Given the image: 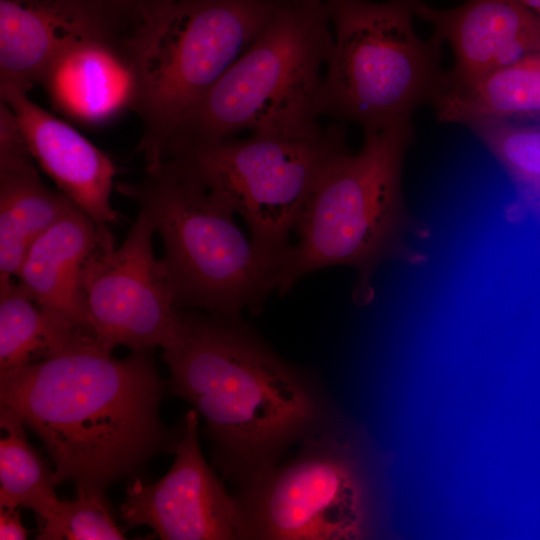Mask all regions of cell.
I'll list each match as a JSON object with an SVG mask.
<instances>
[{
  "label": "cell",
  "instance_id": "6da1fadb",
  "mask_svg": "<svg viewBox=\"0 0 540 540\" xmlns=\"http://www.w3.org/2000/svg\"><path fill=\"white\" fill-rule=\"evenodd\" d=\"M183 314L182 333L163 349L171 390L204 418L226 478L240 485L335 418L316 379L241 317Z\"/></svg>",
  "mask_w": 540,
  "mask_h": 540
},
{
  "label": "cell",
  "instance_id": "7a4b0ae2",
  "mask_svg": "<svg viewBox=\"0 0 540 540\" xmlns=\"http://www.w3.org/2000/svg\"><path fill=\"white\" fill-rule=\"evenodd\" d=\"M150 349L112 357L95 339L0 372V402L41 439L59 485L102 490L165 441Z\"/></svg>",
  "mask_w": 540,
  "mask_h": 540
},
{
  "label": "cell",
  "instance_id": "3957f363",
  "mask_svg": "<svg viewBox=\"0 0 540 540\" xmlns=\"http://www.w3.org/2000/svg\"><path fill=\"white\" fill-rule=\"evenodd\" d=\"M411 119L364 132L361 149L342 154L304 208L283 262L277 293L286 294L304 276L330 266L356 271L355 305L375 297L373 277L388 261L424 264L428 256L412 239H427L428 225L408 209L401 176L413 140Z\"/></svg>",
  "mask_w": 540,
  "mask_h": 540
},
{
  "label": "cell",
  "instance_id": "277c9868",
  "mask_svg": "<svg viewBox=\"0 0 540 540\" xmlns=\"http://www.w3.org/2000/svg\"><path fill=\"white\" fill-rule=\"evenodd\" d=\"M116 188L152 219L181 309L241 317L244 310L260 312L277 291L280 265L256 247L229 204L182 159L146 165L140 180Z\"/></svg>",
  "mask_w": 540,
  "mask_h": 540
},
{
  "label": "cell",
  "instance_id": "5b68a950",
  "mask_svg": "<svg viewBox=\"0 0 540 540\" xmlns=\"http://www.w3.org/2000/svg\"><path fill=\"white\" fill-rule=\"evenodd\" d=\"M280 0H176L140 12L124 37L129 109L146 165L163 159L183 121L249 47Z\"/></svg>",
  "mask_w": 540,
  "mask_h": 540
},
{
  "label": "cell",
  "instance_id": "8992f818",
  "mask_svg": "<svg viewBox=\"0 0 540 540\" xmlns=\"http://www.w3.org/2000/svg\"><path fill=\"white\" fill-rule=\"evenodd\" d=\"M325 0H280L249 47L183 121L164 158L194 144L252 134L312 136L333 46Z\"/></svg>",
  "mask_w": 540,
  "mask_h": 540
},
{
  "label": "cell",
  "instance_id": "52a82bcc",
  "mask_svg": "<svg viewBox=\"0 0 540 540\" xmlns=\"http://www.w3.org/2000/svg\"><path fill=\"white\" fill-rule=\"evenodd\" d=\"M415 0H325L333 46L319 93L320 114L375 131L411 119L431 102L445 71L443 40L413 26Z\"/></svg>",
  "mask_w": 540,
  "mask_h": 540
},
{
  "label": "cell",
  "instance_id": "ba28073f",
  "mask_svg": "<svg viewBox=\"0 0 540 540\" xmlns=\"http://www.w3.org/2000/svg\"><path fill=\"white\" fill-rule=\"evenodd\" d=\"M349 149L345 127L330 125L312 136L252 134L194 144L168 157L182 159L225 200L245 220L256 247L282 268L304 208Z\"/></svg>",
  "mask_w": 540,
  "mask_h": 540
},
{
  "label": "cell",
  "instance_id": "9c48e42d",
  "mask_svg": "<svg viewBox=\"0 0 540 540\" xmlns=\"http://www.w3.org/2000/svg\"><path fill=\"white\" fill-rule=\"evenodd\" d=\"M300 443L292 460L267 467L239 485L237 498L250 539L358 535L364 516L362 485L336 419Z\"/></svg>",
  "mask_w": 540,
  "mask_h": 540
},
{
  "label": "cell",
  "instance_id": "30bf717a",
  "mask_svg": "<svg viewBox=\"0 0 540 540\" xmlns=\"http://www.w3.org/2000/svg\"><path fill=\"white\" fill-rule=\"evenodd\" d=\"M155 232L139 210L124 242L115 246L110 230L104 231L84 265L87 320L96 342L111 352L117 346L164 349L183 331V310L153 253Z\"/></svg>",
  "mask_w": 540,
  "mask_h": 540
},
{
  "label": "cell",
  "instance_id": "8fae6325",
  "mask_svg": "<svg viewBox=\"0 0 540 540\" xmlns=\"http://www.w3.org/2000/svg\"><path fill=\"white\" fill-rule=\"evenodd\" d=\"M183 424L173 465L158 482L136 480L127 488L122 519L127 527L149 526L163 540L250 539L238 498L202 456L198 413L190 410Z\"/></svg>",
  "mask_w": 540,
  "mask_h": 540
},
{
  "label": "cell",
  "instance_id": "7c38bea8",
  "mask_svg": "<svg viewBox=\"0 0 540 540\" xmlns=\"http://www.w3.org/2000/svg\"><path fill=\"white\" fill-rule=\"evenodd\" d=\"M126 27L104 0H0V87L28 93L63 55Z\"/></svg>",
  "mask_w": 540,
  "mask_h": 540
},
{
  "label": "cell",
  "instance_id": "4fadbf2b",
  "mask_svg": "<svg viewBox=\"0 0 540 540\" xmlns=\"http://www.w3.org/2000/svg\"><path fill=\"white\" fill-rule=\"evenodd\" d=\"M0 99L14 111L34 160L59 191L100 229L117 223L119 214L110 201L116 168L110 157L28 93L0 87Z\"/></svg>",
  "mask_w": 540,
  "mask_h": 540
},
{
  "label": "cell",
  "instance_id": "5bb4252c",
  "mask_svg": "<svg viewBox=\"0 0 540 540\" xmlns=\"http://www.w3.org/2000/svg\"><path fill=\"white\" fill-rule=\"evenodd\" d=\"M414 13L432 24L454 54L450 78L468 80L540 52V19L514 0H466L449 9L414 1Z\"/></svg>",
  "mask_w": 540,
  "mask_h": 540
},
{
  "label": "cell",
  "instance_id": "9a60e30c",
  "mask_svg": "<svg viewBox=\"0 0 540 540\" xmlns=\"http://www.w3.org/2000/svg\"><path fill=\"white\" fill-rule=\"evenodd\" d=\"M108 229H100L74 204L31 245L16 276L19 285L42 309L92 332L82 273Z\"/></svg>",
  "mask_w": 540,
  "mask_h": 540
},
{
  "label": "cell",
  "instance_id": "2e32d148",
  "mask_svg": "<svg viewBox=\"0 0 540 540\" xmlns=\"http://www.w3.org/2000/svg\"><path fill=\"white\" fill-rule=\"evenodd\" d=\"M42 85L53 106L75 121L102 124L129 109L131 80L120 41H94L69 51Z\"/></svg>",
  "mask_w": 540,
  "mask_h": 540
},
{
  "label": "cell",
  "instance_id": "e0dca14e",
  "mask_svg": "<svg viewBox=\"0 0 540 540\" xmlns=\"http://www.w3.org/2000/svg\"><path fill=\"white\" fill-rule=\"evenodd\" d=\"M442 122L540 121V52L483 76L458 80L444 73L430 102Z\"/></svg>",
  "mask_w": 540,
  "mask_h": 540
},
{
  "label": "cell",
  "instance_id": "ac0fdd59",
  "mask_svg": "<svg viewBox=\"0 0 540 540\" xmlns=\"http://www.w3.org/2000/svg\"><path fill=\"white\" fill-rule=\"evenodd\" d=\"M73 205L43 183L35 163L0 169V287L16 278L31 245Z\"/></svg>",
  "mask_w": 540,
  "mask_h": 540
},
{
  "label": "cell",
  "instance_id": "d6986e66",
  "mask_svg": "<svg viewBox=\"0 0 540 540\" xmlns=\"http://www.w3.org/2000/svg\"><path fill=\"white\" fill-rule=\"evenodd\" d=\"M95 339L93 333L38 306L14 280L0 287V372Z\"/></svg>",
  "mask_w": 540,
  "mask_h": 540
},
{
  "label": "cell",
  "instance_id": "ffe728a7",
  "mask_svg": "<svg viewBox=\"0 0 540 540\" xmlns=\"http://www.w3.org/2000/svg\"><path fill=\"white\" fill-rule=\"evenodd\" d=\"M467 127L506 171L516 201L506 209L511 222L533 218L540 229V121H477Z\"/></svg>",
  "mask_w": 540,
  "mask_h": 540
},
{
  "label": "cell",
  "instance_id": "44dd1931",
  "mask_svg": "<svg viewBox=\"0 0 540 540\" xmlns=\"http://www.w3.org/2000/svg\"><path fill=\"white\" fill-rule=\"evenodd\" d=\"M0 507H26L42 524L60 503L55 473L29 444L24 423L12 410L1 406Z\"/></svg>",
  "mask_w": 540,
  "mask_h": 540
},
{
  "label": "cell",
  "instance_id": "7402d4cb",
  "mask_svg": "<svg viewBox=\"0 0 540 540\" xmlns=\"http://www.w3.org/2000/svg\"><path fill=\"white\" fill-rule=\"evenodd\" d=\"M40 540H103L125 539L115 524L102 490L77 487V498L60 501L56 509L41 524Z\"/></svg>",
  "mask_w": 540,
  "mask_h": 540
},
{
  "label": "cell",
  "instance_id": "603a6c76",
  "mask_svg": "<svg viewBox=\"0 0 540 540\" xmlns=\"http://www.w3.org/2000/svg\"><path fill=\"white\" fill-rule=\"evenodd\" d=\"M27 531L23 526L17 508H0V539L24 540Z\"/></svg>",
  "mask_w": 540,
  "mask_h": 540
},
{
  "label": "cell",
  "instance_id": "cb8c5ba5",
  "mask_svg": "<svg viewBox=\"0 0 540 540\" xmlns=\"http://www.w3.org/2000/svg\"><path fill=\"white\" fill-rule=\"evenodd\" d=\"M112 11L127 25L133 22L139 0H104Z\"/></svg>",
  "mask_w": 540,
  "mask_h": 540
},
{
  "label": "cell",
  "instance_id": "d4e9b609",
  "mask_svg": "<svg viewBox=\"0 0 540 540\" xmlns=\"http://www.w3.org/2000/svg\"><path fill=\"white\" fill-rule=\"evenodd\" d=\"M174 1L176 0H139L136 15L139 12L152 10V9L167 5L169 3H172Z\"/></svg>",
  "mask_w": 540,
  "mask_h": 540
},
{
  "label": "cell",
  "instance_id": "484cf974",
  "mask_svg": "<svg viewBox=\"0 0 540 540\" xmlns=\"http://www.w3.org/2000/svg\"><path fill=\"white\" fill-rule=\"evenodd\" d=\"M530 11H532L540 19V0H514Z\"/></svg>",
  "mask_w": 540,
  "mask_h": 540
}]
</instances>
